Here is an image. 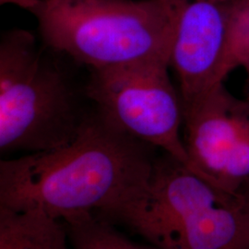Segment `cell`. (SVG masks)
Here are the masks:
<instances>
[{"mask_svg":"<svg viewBox=\"0 0 249 249\" xmlns=\"http://www.w3.org/2000/svg\"><path fill=\"white\" fill-rule=\"evenodd\" d=\"M151 147L103 116L86 118L71 142L0 161V206L40 209L64 223L95 216L109 223L151 185Z\"/></svg>","mask_w":249,"mask_h":249,"instance_id":"1","label":"cell"},{"mask_svg":"<svg viewBox=\"0 0 249 249\" xmlns=\"http://www.w3.org/2000/svg\"><path fill=\"white\" fill-rule=\"evenodd\" d=\"M181 0H41L46 45L99 71L170 60Z\"/></svg>","mask_w":249,"mask_h":249,"instance_id":"2","label":"cell"},{"mask_svg":"<svg viewBox=\"0 0 249 249\" xmlns=\"http://www.w3.org/2000/svg\"><path fill=\"white\" fill-rule=\"evenodd\" d=\"M123 223L159 249H249V187L226 193L164 153Z\"/></svg>","mask_w":249,"mask_h":249,"instance_id":"3","label":"cell"},{"mask_svg":"<svg viewBox=\"0 0 249 249\" xmlns=\"http://www.w3.org/2000/svg\"><path fill=\"white\" fill-rule=\"evenodd\" d=\"M80 116L62 71L48 61L24 30L0 43V151L26 153L59 148L79 133Z\"/></svg>","mask_w":249,"mask_h":249,"instance_id":"4","label":"cell"},{"mask_svg":"<svg viewBox=\"0 0 249 249\" xmlns=\"http://www.w3.org/2000/svg\"><path fill=\"white\" fill-rule=\"evenodd\" d=\"M169 71V62L163 60L92 71L87 94L110 124L196 174L181 134L182 100Z\"/></svg>","mask_w":249,"mask_h":249,"instance_id":"5","label":"cell"},{"mask_svg":"<svg viewBox=\"0 0 249 249\" xmlns=\"http://www.w3.org/2000/svg\"><path fill=\"white\" fill-rule=\"evenodd\" d=\"M185 147L196 175L238 195L249 187V104L224 82L184 110Z\"/></svg>","mask_w":249,"mask_h":249,"instance_id":"6","label":"cell"},{"mask_svg":"<svg viewBox=\"0 0 249 249\" xmlns=\"http://www.w3.org/2000/svg\"><path fill=\"white\" fill-rule=\"evenodd\" d=\"M228 1H180L169 65L184 110L225 80Z\"/></svg>","mask_w":249,"mask_h":249,"instance_id":"7","label":"cell"},{"mask_svg":"<svg viewBox=\"0 0 249 249\" xmlns=\"http://www.w3.org/2000/svg\"><path fill=\"white\" fill-rule=\"evenodd\" d=\"M0 249H71L66 224L40 209L0 206Z\"/></svg>","mask_w":249,"mask_h":249,"instance_id":"8","label":"cell"},{"mask_svg":"<svg viewBox=\"0 0 249 249\" xmlns=\"http://www.w3.org/2000/svg\"><path fill=\"white\" fill-rule=\"evenodd\" d=\"M71 249H159L137 244L112 223L95 216L65 223Z\"/></svg>","mask_w":249,"mask_h":249,"instance_id":"9","label":"cell"},{"mask_svg":"<svg viewBox=\"0 0 249 249\" xmlns=\"http://www.w3.org/2000/svg\"><path fill=\"white\" fill-rule=\"evenodd\" d=\"M249 67V0L228 1V48L224 79L238 68Z\"/></svg>","mask_w":249,"mask_h":249,"instance_id":"10","label":"cell"},{"mask_svg":"<svg viewBox=\"0 0 249 249\" xmlns=\"http://www.w3.org/2000/svg\"><path fill=\"white\" fill-rule=\"evenodd\" d=\"M39 1L40 0H0V3L1 5H15L21 9L31 11L39 3Z\"/></svg>","mask_w":249,"mask_h":249,"instance_id":"11","label":"cell"},{"mask_svg":"<svg viewBox=\"0 0 249 249\" xmlns=\"http://www.w3.org/2000/svg\"><path fill=\"white\" fill-rule=\"evenodd\" d=\"M245 71H246V72H247V75H248V93H247L246 101H247V102L249 104V68H247Z\"/></svg>","mask_w":249,"mask_h":249,"instance_id":"12","label":"cell"}]
</instances>
